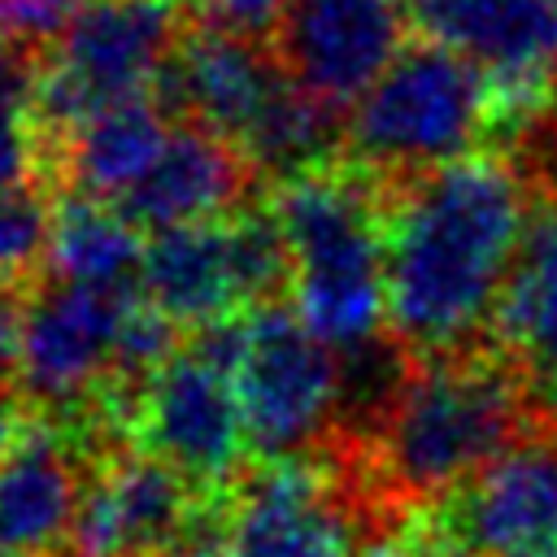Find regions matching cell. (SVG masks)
I'll return each instance as SVG.
<instances>
[{
  "mask_svg": "<svg viewBox=\"0 0 557 557\" xmlns=\"http://www.w3.org/2000/svg\"><path fill=\"white\" fill-rule=\"evenodd\" d=\"M139 300L131 287H87L48 278L22 313V352L17 383L39 413L74 426H109L117 383H122V344Z\"/></svg>",
  "mask_w": 557,
  "mask_h": 557,
  "instance_id": "6",
  "label": "cell"
},
{
  "mask_svg": "<svg viewBox=\"0 0 557 557\" xmlns=\"http://www.w3.org/2000/svg\"><path fill=\"white\" fill-rule=\"evenodd\" d=\"M522 557H557V544H548V548H531V553H522Z\"/></svg>",
  "mask_w": 557,
  "mask_h": 557,
  "instance_id": "30",
  "label": "cell"
},
{
  "mask_svg": "<svg viewBox=\"0 0 557 557\" xmlns=\"http://www.w3.org/2000/svg\"><path fill=\"white\" fill-rule=\"evenodd\" d=\"M292 248V309L339 357L383 344L387 326V187L357 165H313L274 183Z\"/></svg>",
  "mask_w": 557,
  "mask_h": 557,
  "instance_id": "3",
  "label": "cell"
},
{
  "mask_svg": "<svg viewBox=\"0 0 557 557\" xmlns=\"http://www.w3.org/2000/svg\"><path fill=\"white\" fill-rule=\"evenodd\" d=\"M183 557H226V548L222 553H183Z\"/></svg>",
  "mask_w": 557,
  "mask_h": 557,
  "instance_id": "31",
  "label": "cell"
},
{
  "mask_svg": "<svg viewBox=\"0 0 557 557\" xmlns=\"http://www.w3.org/2000/svg\"><path fill=\"white\" fill-rule=\"evenodd\" d=\"M65 557H70V553H65Z\"/></svg>",
  "mask_w": 557,
  "mask_h": 557,
  "instance_id": "33",
  "label": "cell"
},
{
  "mask_svg": "<svg viewBox=\"0 0 557 557\" xmlns=\"http://www.w3.org/2000/svg\"><path fill=\"white\" fill-rule=\"evenodd\" d=\"M405 30L400 0H287L274 57L292 83L344 113L405 52Z\"/></svg>",
  "mask_w": 557,
  "mask_h": 557,
  "instance_id": "12",
  "label": "cell"
},
{
  "mask_svg": "<svg viewBox=\"0 0 557 557\" xmlns=\"http://www.w3.org/2000/svg\"><path fill=\"white\" fill-rule=\"evenodd\" d=\"M422 522L479 557H522L557 544V426L535 431L470 483L426 505Z\"/></svg>",
  "mask_w": 557,
  "mask_h": 557,
  "instance_id": "13",
  "label": "cell"
},
{
  "mask_svg": "<svg viewBox=\"0 0 557 557\" xmlns=\"http://www.w3.org/2000/svg\"><path fill=\"white\" fill-rule=\"evenodd\" d=\"M165 139H170L165 100L135 96V100L100 109L96 117L74 126L65 139L48 144V152H52V165L65 191L117 205L157 165Z\"/></svg>",
  "mask_w": 557,
  "mask_h": 557,
  "instance_id": "18",
  "label": "cell"
},
{
  "mask_svg": "<svg viewBox=\"0 0 557 557\" xmlns=\"http://www.w3.org/2000/svg\"><path fill=\"white\" fill-rule=\"evenodd\" d=\"M492 344H500L518 361H535L557 344V205L548 200L531 218V231L500 287Z\"/></svg>",
  "mask_w": 557,
  "mask_h": 557,
  "instance_id": "20",
  "label": "cell"
},
{
  "mask_svg": "<svg viewBox=\"0 0 557 557\" xmlns=\"http://www.w3.org/2000/svg\"><path fill=\"white\" fill-rule=\"evenodd\" d=\"M139 265H144L139 226L117 205L78 191L57 200L52 248H48L52 278L87 283V287H131L139 283Z\"/></svg>",
  "mask_w": 557,
  "mask_h": 557,
  "instance_id": "19",
  "label": "cell"
},
{
  "mask_svg": "<svg viewBox=\"0 0 557 557\" xmlns=\"http://www.w3.org/2000/svg\"><path fill=\"white\" fill-rule=\"evenodd\" d=\"M0 48H4V26H0ZM0 65H4V61H0Z\"/></svg>",
  "mask_w": 557,
  "mask_h": 557,
  "instance_id": "32",
  "label": "cell"
},
{
  "mask_svg": "<svg viewBox=\"0 0 557 557\" xmlns=\"http://www.w3.org/2000/svg\"><path fill=\"white\" fill-rule=\"evenodd\" d=\"M531 191L505 152H466L387 187V335L405 357L483 344L531 231Z\"/></svg>",
  "mask_w": 557,
  "mask_h": 557,
  "instance_id": "1",
  "label": "cell"
},
{
  "mask_svg": "<svg viewBox=\"0 0 557 557\" xmlns=\"http://www.w3.org/2000/svg\"><path fill=\"white\" fill-rule=\"evenodd\" d=\"M500 122L487 70L444 44L405 48L348 109L344 144L357 170L396 187L444 161L479 152Z\"/></svg>",
  "mask_w": 557,
  "mask_h": 557,
  "instance_id": "4",
  "label": "cell"
},
{
  "mask_svg": "<svg viewBox=\"0 0 557 557\" xmlns=\"http://www.w3.org/2000/svg\"><path fill=\"white\" fill-rule=\"evenodd\" d=\"M235 387L257 461L318 457L344 426V357L283 300L244 313Z\"/></svg>",
  "mask_w": 557,
  "mask_h": 557,
  "instance_id": "7",
  "label": "cell"
},
{
  "mask_svg": "<svg viewBox=\"0 0 557 557\" xmlns=\"http://www.w3.org/2000/svg\"><path fill=\"white\" fill-rule=\"evenodd\" d=\"M83 9L87 0H0V26L22 52H48Z\"/></svg>",
  "mask_w": 557,
  "mask_h": 557,
  "instance_id": "23",
  "label": "cell"
},
{
  "mask_svg": "<svg viewBox=\"0 0 557 557\" xmlns=\"http://www.w3.org/2000/svg\"><path fill=\"white\" fill-rule=\"evenodd\" d=\"M222 548V492L196 487L170 461L135 444H113L91 461L65 548L70 557H183Z\"/></svg>",
  "mask_w": 557,
  "mask_h": 557,
  "instance_id": "8",
  "label": "cell"
},
{
  "mask_svg": "<svg viewBox=\"0 0 557 557\" xmlns=\"http://www.w3.org/2000/svg\"><path fill=\"white\" fill-rule=\"evenodd\" d=\"M139 292L183 335L248 313L226 218L152 231V239L144 244Z\"/></svg>",
  "mask_w": 557,
  "mask_h": 557,
  "instance_id": "17",
  "label": "cell"
},
{
  "mask_svg": "<svg viewBox=\"0 0 557 557\" xmlns=\"http://www.w3.org/2000/svg\"><path fill=\"white\" fill-rule=\"evenodd\" d=\"M413 527H418V540H422V557H479V553H470V548H461V544L435 535L422 518H413Z\"/></svg>",
  "mask_w": 557,
  "mask_h": 557,
  "instance_id": "29",
  "label": "cell"
},
{
  "mask_svg": "<svg viewBox=\"0 0 557 557\" xmlns=\"http://www.w3.org/2000/svg\"><path fill=\"white\" fill-rule=\"evenodd\" d=\"M30 422H35V409L26 405V396L13 387H0V457L22 440V431Z\"/></svg>",
  "mask_w": 557,
  "mask_h": 557,
  "instance_id": "28",
  "label": "cell"
},
{
  "mask_svg": "<svg viewBox=\"0 0 557 557\" xmlns=\"http://www.w3.org/2000/svg\"><path fill=\"white\" fill-rule=\"evenodd\" d=\"M17 287L0 283V383H9L17 374V352H22V305L13 296Z\"/></svg>",
  "mask_w": 557,
  "mask_h": 557,
  "instance_id": "27",
  "label": "cell"
},
{
  "mask_svg": "<svg viewBox=\"0 0 557 557\" xmlns=\"http://www.w3.org/2000/svg\"><path fill=\"white\" fill-rule=\"evenodd\" d=\"M252 178L261 174L231 139L200 122H178L170 126L157 165L117 200V209L148 231L218 222L244 209Z\"/></svg>",
  "mask_w": 557,
  "mask_h": 557,
  "instance_id": "16",
  "label": "cell"
},
{
  "mask_svg": "<svg viewBox=\"0 0 557 557\" xmlns=\"http://www.w3.org/2000/svg\"><path fill=\"white\" fill-rule=\"evenodd\" d=\"M183 39L170 0H96L30 65L35 117L48 144L109 104L157 96Z\"/></svg>",
  "mask_w": 557,
  "mask_h": 557,
  "instance_id": "5",
  "label": "cell"
},
{
  "mask_svg": "<svg viewBox=\"0 0 557 557\" xmlns=\"http://www.w3.org/2000/svg\"><path fill=\"white\" fill-rule=\"evenodd\" d=\"M518 157L535 183V191H544L548 205H557V109L518 139Z\"/></svg>",
  "mask_w": 557,
  "mask_h": 557,
  "instance_id": "25",
  "label": "cell"
},
{
  "mask_svg": "<svg viewBox=\"0 0 557 557\" xmlns=\"http://www.w3.org/2000/svg\"><path fill=\"white\" fill-rule=\"evenodd\" d=\"M283 78L287 70L278 65L274 44H257L200 22L183 30L161 83L170 91L161 100L178 104L187 122H200L239 148Z\"/></svg>",
  "mask_w": 557,
  "mask_h": 557,
  "instance_id": "15",
  "label": "cell"
},
{
  "mask_svg": "<svg viewBox=\"0 0 557 557\" xmlns=\"http://www.w3.org/2000/svg\"><path fill=\"white\" fill-rule=\"evenodd\" d=\"M52 209L39 187H9L0 191V283L4 287H35L48 270L52 248Z\"/></svg>",
  "mask_w": 557,
  "mask_h": 557,
  "instance_id": "21",
  "label": "cell"
},
{
  "mask_svg": "<svg viewBox=\"0 0 557 557\" xmlns=\"http://www.w3.org/2000/svg\"><path fill=\"white\" fill-rule=\"evenodd\" d=\"M374 522L331 453L257 461L231 487L226 557H352Z\"/></svg>",
  "mask_w": 557,
  "mask_h": 557,
  "instance_id": "10",
  "label": "cell"
},
{
  "mask_svg": "<svg viewBox=\"0 0 557 557\" xmlns=\"http://www.w3.org/2000/svg\"><path fill=\"white\" fill-rule=\"evenodd\" d=\"M44 144L48 139L30 96V65H0V191L30 183Z\"/></svg>",
  "mask_w": 557,
  "mask_h": 557,
  "instance_id": "22",
  "label": "cell"
},
{
  "mask_svg": "<svg viewBox=\"0 0 557 557\" xmlns=\"http://www.w3.org/2000/svg\"><path fill=\"white\" fill-rule=\"evenodd\" d=\"M352 557H422V540H418L413 518H405L396 527L387 522V527L366 531V544H357Z\"/></svg>",
  "mask_w": 557,
  "mask_h": 557,
  "instance_id": "26",
  "label": "cell"
},
{
  "mask_svg": "<svg viewBox=\"0 0 557 557\" xmlns=\"http://www.w3.org/2000/svg\"><path fill=\"white\" fill-rule=\"evenodd\" d=\"M205 26L257 39V44H274V30L287 13V0H191Z\"/></svg>",
  "mask_w": 557,
  "mask_h": 557,
  "instance_id": "24",
  "label": "cell"
},
{
  "mask_svg": "<svg viewBox=\"0 0 557 557\" xmlns=\"http://www.w3.org/2000/svg\"><path fill=\"white\" fill-rule=\"evenodd\" d=\"M122 435L170 461L205 492H231L248 470V426L235 374L205 357L187 335L183 344L117 405Z\"/></svg>",
  "mask_w": 557,
  "mask_h": 557,
  "instance_id": "9",
  "label": "cell"
},
{
  "mask_svg": "<svg viewBox=\"0 0 557 557\" xmlns=\"http://www.w3.org/2000/svg\"><path fill=\"white\" fill-rule=\"evenodd\" d=\"M409 22L496 83L500 122L522 139L557 109V0H400Z\"/></svg>",
  "mask_w": 557,
  "mask_h": 557,
  "instance_id": "11",
  "label": "cell"
},
{
  "mask_svg": "<svg viewBox=\"0 0 557 557\" xmlns=\"http://www.w3.org/2000/svg\"><path fill=\"white\" fill-rule=\"evenodd\" d=\"M109 453L83 426L35 413L0 457V557H65L87 470Z\"/></svg>",
  "mask_w": 557,
  "mask_h": 557,
  "instance_id": "14",
  "label": "cell"
},
{
  "mask_svg": "<svg viewBox=\"0 0 557 557\" xmlns=\"http://www.w3.org/2000/svg\"><path fill=\"white\" fill-rule=\"evenodd\" d=\"M557 426L531 370L500 344L409 357L361 435L331 440V457L374 522L409 518L470 483L496 457Z\"/></svg>",
  "mask_w": 557,
  "mask_h": 557,
  "instance_id": "2",
  "label": "cell"
}]
</instances>
